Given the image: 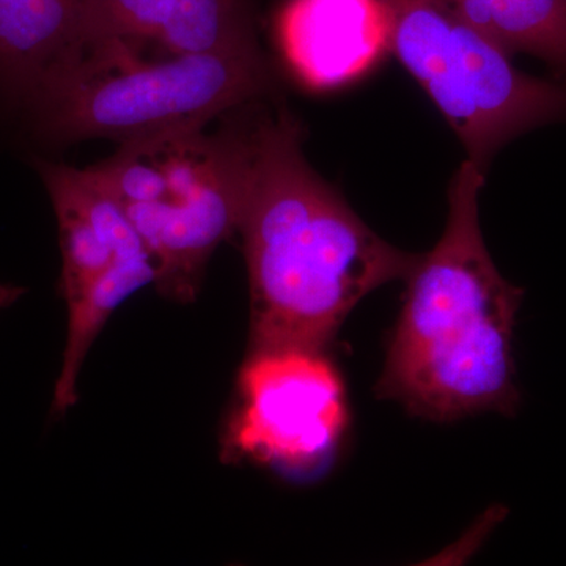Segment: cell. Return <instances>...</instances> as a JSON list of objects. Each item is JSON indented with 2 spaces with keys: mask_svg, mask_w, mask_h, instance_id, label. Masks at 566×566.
Instances as JSON below:
<instances>
[{
  "mask_svg": "<svg viewBox=\"0 0 566 566\" xmlns=\"http://www.w3.org/2000/svg\"><path fill=\"white\" fill-rule=\"evenodd\" d=\"M286 61L308 87H344L390 54L381 0H290L277 21Z\"/></svg>",
  "mask_w": 566,
  "mask_h": 566,
  "instance_id": "cell-7",
  "label": "cell"
},
{
  "mask_svg": "<svg viewBox=\"0 0 566 566\" xmlns=\"http://www.w3.org/2000/svg\"><path fill=\"white\" fill-rule=\"evenodd\" d=\"M59 223L61 292L66 307L123 256L148 252L120 203L91 167L35 161ZM150 253V252H148Z\"/></svg>",
  "mask_w": 566,
  "mask_h": 566,
  "instance_id": "cell-9",
  "label": "cell"
},
{
  "mask_svg": "<svg viewBox=\"0 0 566 566\" xmlns=\"http://www.w3.org/2000/svg\"><path fill=\"white\" fill-rule=\"evenodd\" d=\"M87 46L140 41L172 54L262 51L255 0H85Z\"/></svg>",
  "mask_w": 566,
  "mask_h": 566,
  "instance_id": "cell-8",
  "label": "cell"
},
{
  "mask_svg": "<svg viewBox=\"0 0 566 566\" xmlns=\"http://www.w3.org/2000/svg\"><path fill=\"white\" fill-rule=\"evenodd\" d=\"M156 281V264L148 252L123 256L76 303L69 305V331L62 367L52 395L51 412L63 416L77 403V382L93 342L112 314L134 293Z\"/></svg>",
  "mask_w": 566,
  "mask_h": 566,
  "instance_id": "cell-11",
  "label": "cell"
},
{
  "mask_svg": "<svg viewBox=\"0 0 566 566\" xmlns=\"http://www.w3.org/2000/svg\"><path fill=\"white\" fill-rule=\"evenodd\" d=\"M510 55H535L566 82V0H444Z\"/></svg>",
  "mask_w": 566,
  "mask_h": 566,
  "instance_id": "cell-12",
  "label": "cell"
},
{
  "mask_svg": "<svg viewBox=\"0 0 566 566\" xmlns=\"http://www.w3.org/2000/svg\"><path fill=\"white\" fill-rule=\"evenodd\" d=\"M85 48V0H0V112L20 114Z\"/></svg>",
  "mask_w": 566,
  "mask_h": 566,
  "instance_id": "cell-10",
  "label": "cell"
},
{
  "mask_svg": "<svg viewBox=\"0 0 566 566\" xmlns=\"http://www.w3.org/2000/svg\"><path fill=\"white\" fill-rule=\"evenodd\" d=\"M251 107L243 237L251 349H324L364 297L408 277L419 259L387 243L304 155L286 106Z\"/></svg>",
  "mask_w": 566,
  "mask_h": 566,
  "instance_id": "cell-1",
  "label": "cell"
},
{
  "mask_svg": "<svg viewBox=\"0 0 566 566\" xmlns=\"http://www.w3.org/2000/svg\"><path fill=\"white\" fill-rule=\"evenodd\" d=\"M390 54L430 96L486 174L497 151L536 126L566 118V82L528 76L512 55L444 0H381Z\"/></svg>",
  "mask_w": 566,
  "mask_h": 566,
  "instance_id": "cell-5",
  "label": "cell"
},
{
  "mask_svg": "<svg viewBox=\"0 0 566 566\" xmlns=\"http://www.w3.org/2000/svg\"><path fill=\"white\" fill-rule=\"evenodd\" d=\"M153 48L123 39L88 44L69 73L20 112L33 139L55 148L151 139L207 128L277 93L263 51L148 55Z\"/></svg>",
  "mask_w": 566,
  "mask_h": 566,
  "instance_id": "cell-3",
  "label": "cell"
},
{
  "mask_svg": "<svg viewBox=\"0 0 566 566\" xmlns=\"http://www.w3.org/2000/svg\"><path fill=\"white\" fill-rule=\"evenodd\" d=\"M230 444L286 472L326 463L348 424L344 379L324 349H251L241 368Z\"/></svg>",
  "mask_w": 566,
  "mask_h": 566,
  "instance_id": "cell-6",
  "label": "cell"
},
{
  "mask_svg": "<svg viewBox=\"0 0 566 566\" xmlns=\"http://www.w3.org/2000/svg\"><path fill=\"white\" fill-rule=\"evenodd\" d=\"M252 103L222 115L214 133L134 140L111 156V191L150 252L164 296L196 300L212 253L240 229Z\"/></svg>",
  "mask_w": 566,
  "mask_h": 566,
  "instance_id": "cell-4",
  "label": "cell"
},
{
  "mask_svg": "<svg viewBox=\"0 0 566 566\" xmlns=\"http://www.w3.org/2000/svg\"><path fill=\"white\" fill-rule=\"evenodd\" d=\"M25 294V289L13 283L0 282V312L17 304Z\"/></svg>",
  "mask_w": 566,
  "mask_h": 566,
  "instance_id": "cell-13",
  "label": "cell"
},
{
  "mask_svg": "<svg viewBox=\"0 0 566 566\" xmlns=\"http://www.w3.org/2000/svg\"><path fill=\"white\" fill-rule=\"evenodd\" d=\"M485 172L464 159L449 188L444 232L406 277L379 397L450 422L520 405L512 340L523 290L499 273L480 226Z\"/></svg>",
  "mask_w": 566,
  "mask_h": 566,
  "instance_id": "cell-2",
  "label": "cell"
}]
</instances>
